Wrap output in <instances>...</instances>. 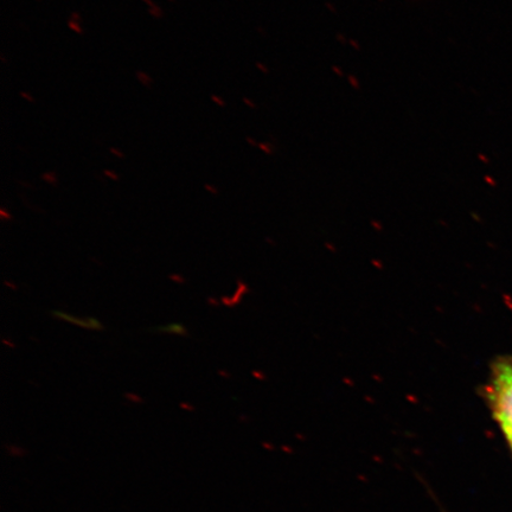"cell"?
Here are the masks:
<instances>
[{
	"mask_svg": "<svg viewBox=\"0 0 512 512\" xmlns=\"http://www.w3.org/2000/svg\"><path fill=\"white\" fill-rule=\"evenodd\" d=\"M137 78L145 87H150L151 83H153L151 76L143 72H137Z\"/></svg>",
	"mask_w": 512,
	"mask_h": 512,
	"instance_id": "4",
	"label": "cell"
},
{
	"mask_svg": "<svg viewBox=\"0 0 512 512\" xmlns=\"http://www.w3.org/2000/svg\"><path fill=\"white\" fill-rule=\"evenodd\" d=\"M53 315L57 318L68 320V322H70V323L83 326V328L95 329V330L104 329V325H102L100 322H98V320H96L94 318L78 319V318L68 315V313H63L60 311H53Z\"/></svg>",
	"mask_w": 512,
	"mask_h": 512,
	"instance_id": "2",
	"label": "cell"
},
{
	"mask_svg": "<svg viewBox=\"0 0 512 512\" xmlns=\"http://www.w3.org/2000/svg\"><path fill=\"white\" fill-rule=\"evenodd\" d=\"M149 12L155 18L163 17V11L159 8L158 5L153 6V8H150Z\"/></svg>",
	"mask_w": 512,
	"mask_h": 512,
	"instance_id": "5",
	"label": "cell"
},
{
	"mask_svg": "<svg viewBox=\"0 0 512 512\" xmlns=\"http://www.w3.org/2000/svg\"><path fill=\"white\" fill-rule=\"evenodd\" d=\"M110 151L113 153V155L119 157V158H125V155L123 152H120L117 149H110Z\"/></svg>",
	"mask_w": 512,
	"mask_h": 512,
	"instance_id": "9",
	"label": "cell"
},
{
	"mask_svg": "<svg viewBox=\"0 0 512 512\" xmlns=\"http://www.w3.org/2000/svg\"><path fill=\"white\" fill-rule=\"evenodd\" d=\"M144 2L150 6V8H153V6H156V3H153L152 0H144Z\"/></svg>",
	"mask_w": 512,
	"mask_h": 512,
	"instance_id": "12",
	"label": "cell"
},
{
	"mask_svg": "<svg viewBox=\"0 0 512 512\" xmlns=\"http://www.w3.org/2000/svg\"><path fill=\"white\" fill-rule=\"evenodd\" d=\"M68 27L76 32V34H83V30L80 27V23L69 21Z\"/></svg>",
	"mask_w": 512,
	"mask_h": 512,
	"instance_id": "6",
	"label": "cell"
},
{
	"mask_svg": "<svg viewBox=\"0 0 512 512\" xmlns=\"http://www.w3.org/2000/svg\"><path fill=\"white\" fill-rule=\"evenodd\" d=\"M211 100H213L215 104L220 105L221 107L226 106V104H224V101L220 98V96L211 95Z\"/></svg>",
	"mask_w": 512,
	"mask_h": 512,
	"instance_id": "7",
	"label": "cell"
},
{
	"mask_svg": "<svg viewBox=\"0 0 512 512\" xmlns=\"http://www.w3.org/2000/svg\"><path fill=\"white\" fill-rule=\"evenodd\" d=\"M105 174H106L108 177H111V178H113V179H118V176H117V175H115V174H113V172H112V171H108V170H106V171H105Z\"/></svg>",
	"mask_w": 512,
	"mask_h": 512,
	"instance_id": "11",
	"label": "cell"
},
{
	"mask_svg": "<svg viewBox=\"0 0 512 512\" xmlns=\"http://www.w3.org/2000/svg\"><path fill=\"white\" fill-rule=\"evenodd\" d=\"M157 331L168 332V334H176L181 336H188L187 330H185L182 324L170 323L165 326H159L156 328Z\"/></svg>",
	"mask_w": 512,
	"mask_h": 512,
	"instance_id": "3",
	"label": "cell"
},
{
	"mask_svg": "<svg viewBox=\"0 0 512 512\" xmlns=\"http://www.w3.org/2000/svg\"><path fill=\"white\" fill-rule=\"evenodd\" d=\"M22 98L29 100L30 102H34V99L31 98L30 94L21 92Z\"/></svg>",
	"mask_w": 512,
	"mask_h": 512,
	"instance_id": "10",
	"label": "cell"
},
{
	"mask_svg": "<svg viewBox=\"0 0 512 512\" xmlns=\"http://www.w3.org/2000/svg\"><path fill=\"white\" fill-rule=\"evenodd\" d=\"M485 396L512 450V360L510 358H502L494 363L489 382L485 387Z\"/></svg>",
	"mask_w": 512,
	"mask_h": 512,
	"instance_id": "1",
	"label": "cell"
},
{
	"mask_svg": "<svg viewBox=\"0 0 512 512\" xmlns=\"http://www.w3.org/2000/svg\"><path fill=\"white\" fill-rule=\"evenodd\" d=\"M80 15L78 14V12H73L72 14V17H70V21H73V22H76V23H80Z\"/></svg>",
	"mask_w": 512,
	"mask_h": 512,
	"instance_id": "8",
	"label": "cell"
}]
</instances>
